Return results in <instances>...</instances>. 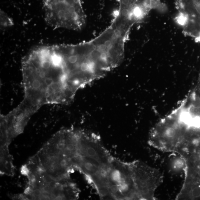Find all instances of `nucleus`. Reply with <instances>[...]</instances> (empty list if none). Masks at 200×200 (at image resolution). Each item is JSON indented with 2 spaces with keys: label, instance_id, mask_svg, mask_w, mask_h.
Wrapping results in <instances>:
<instances>
[{
  "label": "nucleus",
  "instance_id": "obj_1",
  "mask_svg": "<svg viewBox=\"0 0 200 200\" xmlns=\"http://www.w3.org/2000/svg\"><path fill=\"white\" fill-rule=\"evenodd\" d=\"M57 45L63 72L74 93L100 79L98 60L87 42Z\"/></svg>",
  "mask_w": 200,
  "mask_h": 200
},
{
  "label": "nucleus",
  "instance_id": "obj_2",
  "mask_svg": "<svg viewBox=\"0 0 200 200\" xmlns=\"http://www.w3.org/2000/svg\"><path fill=\"white\" fill-rule=\"evenodd\" d=\"M108 179L112 200H140L132 162H123L113 157Z\"/></svg>",
  "mask_w": 200,
  "mask_h": 200
},
{
  "label": "nucleus",
  "instance_id": "obj_3",
  "mask_svg": "<svg viewBox=\"0 0 200 200\" xmlns=\"http://www.w3.org/2000/svg\"><path fill=\"white\" fill-rule=\"evenodd\" d=\"M13 22L10 16L6 13L1 10L0 13V25L2 27L6 28L13 26Z\"/></svg>",
  "mask_w": 200,
  "mask_h": 200
},
{
  "label": "nucleus",
  "instance_id": "obj_4",
  "mask_svg": "<svg viewBox=\"0 0 200 200\" xmlns=\"http://www.w3.org/2000/svg\"><path fill=\"white\" fill-rule=\"evenodd\" d=\"M44 180L46 183H49L52 181L56 180L55 178L53 176L51 175H47L44 178Z\"/></svg>",
  "mask_w": 200,
  "mask_h": 200
},
{
  "label": "nucleus",
  "instance_id": "obj_5",
  "mask_svg": "<svg viewBox=\"0 0 200 200\" xmlns=\"http://www.w3.org/2000/svg\"><path fill=\"white\" fill-rule=\"evenodd\" d=\"M21 172V174L24 175H27L29 174V170L26 166H23L22 167Z\"/></svg>",
  "mask_w": 200,
  "mask_h": 200
},
{
  "label": "nucleus",
  "instance_id": "obj_6",
  "mask_svg": "<svg viewBox=\"0 0 200 200\" xmlns=\"http://www.w3.org/2000/svg\"><path fill=\"white\" fill-rule=\"evenodd\" d=\"M49 159L53 163H57L59 160V157L56 156H52L50 157H49Z\"/></svg>",
  "mask_w": 200,
  "mask_h": 200
},
{
  "label": "nucleus",
  "instance_id": "obj_7",
  "mask_svg": "<svg viewBox=\"0 0 200 200\" xmlns=\"http://www.w3.org/2000/svg\"><path fill=\"white\" fill-rule=\"evenodd\" d=\"M42 191L39 189H36V190H35L33 193V195L35 196V197L37 196L39 197H39L41 195H42Z\"/></svg>",
  "mask_w": 200,
  "mask_h": 200
},
{
  "label": "nucleus",
  "instance_id": "obj_8",
  "mask_svg": "<svg viewBox=\"0 0 200 200\" xmlns=\"http://www.w3.org/2000/svg\"><path fill=\"white\" fill-rule=\"evenodd\" d=\"M32 191L30 187H27L25 191V193L26 195H29L32 193Z\"/></svg>",
  "mask_w": 200,
  "mask_h": 200
}]
</instances>
